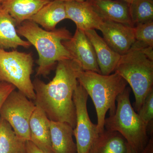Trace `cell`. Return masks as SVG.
Here are the masks:
<instances>
[{
	"label": "cell",
	"mask_w": 153,
	"mask_h": 153,
	"mask_svg": "<svg viewBox=\"0 0 153 153\" xmlns=\"http://www.w3.org/2000/svg\"><path fill=\"white\" fill-rule=\"evenodd\" d=\"M134 32L136 41L144 46L153 47V21L136 25Z\"/></svg>",
	"instance_id": "22"
},
{
	"label": "cell",
	"mask_w": 153,
	"mask_h": 153,
	"mask_svg": "<svg viewBox=\"0 0 153 153\" xmlns=\"http://www.w3.org/2000/svg\"><path fill=\"white\" fill-rule=\"evenodd\" d=\"M67 19L75 23L76 29L85 31L99 30L103 21L87 1L65 2Z\"/></svg>",
	"instance_id": "11"
},
{
	"label": "cell",
	"mask_w": 153,
	"mask_h": 153,
	"mask_svg": "<svg viewBox=\"0 0 153 153\" xmlns=\"http://www.w3.org/2000/svg\"><path fill=\"white\" fill-rule=\"evenodd\" d=\"M26 153H46L41 150L31 141L26 142Z\"/></svg>",
	"instance_id": "25"
},
{
	"label": "cell",
	"mask_w": 153,
	"mask_h": 153,
	"mask_svg": "<svg viewBox=\"0 0 153 153\" xmlns=\"http://www.w3.org/2000/svg\"><path fill=\"white\" fill-rule=\"evenodd\" d=\"M139 153H153V137L151 135L147 143L140 152Z\"/></svg>",
	"instance_id": "26"
},
{
	"label": "cell",
	"mask_w": 153,
	"mask_h": 153,
	"mask_svg": "<svg viewBox=\"0 0 153 153\" xmlns=\"http://www.w3.org/2000/svg\"><path fill=\"white\" fill-rule=\"evenodd\" d=\"M16 30L18 35L26 38L38 52L36 76H47L58 61L71 59L62 44L72 37L66 28L47 31L28 20L17 26Z\"/></svg>",
	"instance_id": "2"
},
{
	"label": "cell",
	"mask_w": 153,
	"mask_h": 153,
	"mask_svg": "<svg viewBox=\"0 0 153 153\" xmlns=\"http://www.w3.org/2000/svg\"><path fill=\"white\" fill-rule=\"evenodd\" d=\"M129 13L134 27L153 21V0H134L129 4Z\"/></svg>",
	"instance_id": "21"
},
{
	"label": "cell",
	"mask_w": 153,
	"mask_h": 153,
	"mask_svg": "<svg viewBox=\"0 0 153 153\" xmlns=\"http://www.w3.org/2000/svg\"><path fill=\"white\" fill-rule=\"evenodd\" d=\"M16 24L0 2V49L25 48L31 46L30 42L21 38L17 32Z\"/></svg>",
	"instance_id": "16"
},
{
	"label": "cell",
	"mask_w": 153,
	"mask_h": 153,
	"mask_svg": "<svg viewBox=\"0 0 153 153\" xmlns=\"http://www.w3.org/2000/svg\"><path fill=\"white\" fill-rule=\"evenodd\" d=\"M36 105L21 91L14 90L4 102L0 117L7 122L19 138L30 140V122Z\"/></svg>",
	"instance_id": "7"
},
{
	"label": "cell",
	"mask_w": 153,
	"mask_h": 153,
	"mask_svg": "<svg viewBox=\"0 0 153 153\" xmlns=\"http://www.w3.org/2000/svg\"><path fill=\"white\" fill-rule=\"evenodd\" d=\"M127 146L119 133L104 129L94 141L89 153H125Z\"/></svg>",
	"instance_id": "19"
},
{
	"label": "cell",
	"mask_w": 153,
	"mask_h": 153,
	"mask_svg": "<svg viewBox=\"0 0 153 153\" xmlns=\"http://www.w3.org/2000/svg\"><path fill=\"white\" fill-rule=\"evenodd\" d=\"M103 21L117 22L134 27L129 4L123 0H86Z\"/></svg>",
	"instance_id": "12"
},
{
	"label": "cell",
	"mask_w": 153,
	"mask_h": 153,
	"mask_svg": "<svg viewBox=\"0 0 153 153\" xmlns=\"http://www.w3.org/2000/svg\"><path fill=\"white\" fill-rule=\"evenodd\" d=\"M130 91V88L126 87L117 97L115 111L105 119L104 128L119 133L128 144L140 153L149 141L148 128L131 105Z\"/></svg>",
	"instance_id": "5"
},
{
	"label": "cell",
	"mask_w": 153,
	"mask_h": 153,
	"mask_svg": "<svg viewBox=\"0 0 153 153\" xmlns=\"http://www.w3.org/2000/svg\"><path fill=\"white\" fill-rule=\"evenodd\" d=\"M34 60L31 53L0 49V82L13 85L30 100L36 99L31 75Z\"/></svg>",
	"instance_id": "6"
},
{
	"label": "cell",
	"mask_w": 153,
	"mask_h": 153,
	"mask_svg": "<svg viewBox=\"0 0 153 153\" xmlns=\"http://www.w3.org/2000/svg\"><path fill=\"white\" fill-rule=\"evenodd\" d=\"M125 153H139V152L127 143L126 151Z\"/></svg>",
	"instance_id": "27"
},
{
	"label": "cell",
	"mask_w": 153,
	"mask_h": 153,
	"mask_svg": "<svg viewBox=\"0 0 153 153\" xmlns=\"http://www.w3.org/2000/svg\"><path fill=\"white\" fill-rule=\"evenodd\" d=\"M60 1H85V0H60ZM125 1L126 2L128 3V4H131L134 1V0H123Z\"/></svg>",
	"instance_id": "28"
},
{
	"label": "cell",
	"mask_w": 153,
	"mask_h": 153,
	"mask_svg": "<svg viewBox=\"0 0 153 153\" xmlns=\"http://www.w3.org/2000/svg\"><path fill=\"white\" fill-rule=\"evenodd\" d=\"M53 0H1L2 6L13 18L17 26L29 20Z\"/></svg>",
	"instance_id": "18"
},
{
	"label": "cell",
	"mask_w": 153,
	"mask_h": 153,
	"mask_svg": "<svg viewBox=\"0 0 153 153\" xmlns=\"http://www.w3.org/2000/svg\"><path fill=\"white\" fill-rule=\"evenodd\" d=\"M77 80L95 106L97 115V129L99 133L104 130L105 115L108 111L110 115L114 114L117 97L123 92L127 83L118 74L114 72L109 75L81 70Z\"/></svg>",
	"instance_id": "3"
},
{
	"label": "cell",
	"mask_w": 153,
	"mask_h": 153,
	"mask_svg": "<svg viewBox=\"0 0 153 153\" xmlns=\"http://www.w3.org/2000/svg\"><path fill=\"white\" fill-rule=\"evenodd\" d=\"M103 38L114 52L122 55L136 42L134 27L117 22L103 21L100 27Z\"/></svg>",
	"instance_id": "10"
},
{
	"label": "cell",
	"mask_w": 153,
	"mask_h": 153,
	"mask_svg": "<svg viewBox=\"0 0 153 153\" xmlns=\"http://www.w3.org/2000/svg\"><path fill=\"white\" fill-rule=\"evenodd\" d=\"M62 44L82 70L100 73L93 46L84 31L76 29L74 36Z\"/></svg>",
	"instance_id": "9"
},
{
	"label": "cell",
	"mask_w": 153,
	"mask_h": 153,
	"mask_svg": "<svg viewBox=\"0 0 153 153\" xmlns=\"http://www.w3.org/2000/svg\"><path fill=\"white\" fill-rule=\"evenodd\" d=\"M81 70L79 64L72 59L60 60L57 63L55 76L49 83L38 78L33 80L35 104L50 120L66 123L75 127L73 94L79 83L77 76Z\"/></svg>",
	"instance_id": "1"
},
{
	"label": "cell",
	"mask_w": 153,
	"mask_h": 153,
	"mask_svg": "<svg viewBox=\"0 0 153 153\" xmlns=\"http://www.w3.org/2000/svg\"><path fill=\"white\" fill-rule=\"evenodd\" d=\"M50 123L44 111L36 105L30 118V141L46 153H55L51 143Z\"/></svg>",
	"instance_id": "13"
},
{
	"label": "cell",
	"mask_w": 153,
	"mask_h": 153,
	"mask_svg": "<svg viewBox=\"0 0 153 153\" xmlns=\"http://www.w3.org/2000/svg\"><path fill=\"white\" fill-rule=\"evenodd\" d=\"M67 19L65 2L53 0L47 3L29 20L47 31L56 29L58 23Z\"/></svg>",
	"instance_id": "15"
},
{
	"label": "cell",
	"mask_w": 153,
	"mask_h": 153,
	"mask_svg": "<svg viewBox=\"0 0 153 153\" xmlns=\"http://www.w3.org/2000/svg\"><path fill=\"white\" fill-rule=\"evenodd\" d=\"M26 142L19 138L10 124L0 117V153H26Z\"/></svg>",
	"instance_id": "20"
},
{
	"label": "cell",
	"mask_w": 153,
	"mask_h": 153,
	"mask_svg": "<svg viewBox=\"0 0 153 153\" xmlns=\"http://www.w3.org/2000/svg\"><path fill=\"white\" fill-rule=\"evenodd\" d=\"M114 72L131 87L135 100L134 109L137 113L153 89V60L145 55L136 41L126 53L121 55Z\"/></svg>",
	"instance_id": "4"
},
{
	"label": "cell",
	"mask_w": 153,
	"mask_h": 153,
	"mask_svg": "<svg viewBox=\"0 0 153 153\" xmlns=\"http://www.w3.org/2000/svg\"><path fill=\"white\" fill-rule=\"evenodd\" d=\"M85 33L93 46L100 73L111 74L114 72L121 55L111 49L95 30H87Z\"/></svg>",
	"instance_id": "14"
},
{
	"label": "cell",
	"mask_w": 153,
	"mask_h": 153,
	"mask_svg": "<svg viewBox=\"0 0 153 153\" xmlns=\"http://www.w3.org/2000/svg\"><path fill=\"white\" fill-rule=\"evenodd\" d=\"M88 96L84 88L78 83L73 94L76 115L74 136L77 153H89L94 141L99 134L97 126L92 123L88 112Z\"/></svg>",
	"instance_id": "8"
},
{
	"label": "cell",
	"mask_w": 153,
	"mask_h": 153,
	"mask_svg": "<svg viewBox=\"0 0 153 153\" xmlns=\"http://www.w3.org/2000/svg\"><path fill=\"white\" fill-rule=\"evenodd\" d=\"M51 143L55 153H77L74 128L65 122L50 120Z\"/></svg>",
	"instance_id": "17"
},
{
	"label": "cell",
	"mask_w": 153,
	"mask_h": 153,
	"mask_svg": "<svg viewBox=\"0 0 153 153\" xmlns=\"http://www.w3.org/2000/svg\"><path fill=\"white\" fill-rule=\"evenodd\" d=\"M16 88L9 83L0 82V110L6 99Z\"/></svg>",
	"instance_id": "24"
},
{
	"label": "cell",
	"mask_w": 153,
	"mask_h": 153,
	"mask_svg": "<svg viewBox=\"0 0 153 153\" xmlns=\"http://www.w3.org/2000/svg\"><path fill=\"white\" fill-rule=\"evenodd\" d=\"M138 114L152 135L153 122V89L150 91L141 107Z\"/></svg>",
	"instance_id": "23"
},
{
	"label": "cell",
	"mask_w": 153,
	"mask_h": 153,
	"mask_svg": "<svg viewBox=\"0 0 153 153\" xmlns=\"http://www.w3.org/2000/svg\"><path fill=\"white\" fill-rule=\"evenodd\" d=\"M1 0H0V2H1Z\"/></svg>",
	"instance_id": "29"
}]
</instances>
